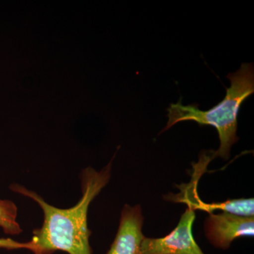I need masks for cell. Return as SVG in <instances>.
Here are the masks:
<instances>
[{
	"mask_svg": "<svg viewBox=\"0 0 254 254\" xmlns=\"http://www.w3.org/2000/svg\"><path fill=\"white\" fill-rule=\"evenodd\" d=\"M112 162L101 171L88 168L81 174L82 197L72 208L60 209L47 203L35 192L20 185H11L14 191L29 197L39 204L44 213L41 228L33 231L31 242H28L33 253L51 254L63 251L68 254H92L87 215L90 203L108 183Z\"/></svg>",
	"mask_w": 254,
	"mask_h": 254,
	"instance_id": "1",
	"label": "cell"
},
{
	"mask_svg": "<svg viewBox=\"0 0 254 254\" xmlns=\"http://www.w3.org/2000/svg\"><path fill=\"white\" fill-rule=\"evenodd\" d=\"M227 77L231 84L227 88L226 95L211 109L203 111L197 104L184 105L182 98L175 104L170 105L168 122L161 133L181 122H195L200 126L210 125L216 128L220 142L218 150L214 151V158L229 159L232 145L239 140L237 117L241 106L254 93L253 64H242L238 71L229 73Z\"/></svg>",
	"mask_w": 254,
	"mask_h": 254,
	"instance_id": "2",
	"label": "cell"
},
{
	"mask_svg": "<svg viewBox=\"0 0 254 254\" xmlns=\"http://www.w3.org/2000/svg\"><path fill=\"white\" fill-rule=\"evenodd\" d=\"M195 220V210L188 207L177 226L168 235L161 238L145 237L141 254H204L192 233Z\"/></svg>",
	"mask_w": 254,
	"mask_h": 254,
	"instance_id": "3",
	"label": "cell"
},
{
	"mask_svg": "<svg viewBox=\"0 0 254 254\" xmlns=\"http://www.w3.org/2000/svg\"><path fill=\"white\" fill-rule=\"evenodd\" d=\"M204 231L205 237L214 247L227 250L237 238L254 237V218L227 212L210 213L205 219Z\"/></svg>",
	"mask_w": 254,
	"mask_h": 254,
	"instance_id": "4",
	"label": "cell"
},
{
	"mask_svg": "<svg viewBox=\"0 0 254 254\" xmlns=\"http://www.w3.org/2000/svg\"><path fill=\"white\" fill-rule=\"evenodd\" d=\"M143 225L141 206L125 205L122 210L118 233L107 254H141L142 242L145 238L142 232Z\"/></svg>",
	"mask_w": 254,
	"mask_h": 254,
	"instance_id": "5",
	"label": "cell"
},
{
	"mask_svg": "<svg viewBox=\"0 0 254 254\" xmlns=\"http://www.w3.org/2000/svg\"><path fill=\"white\" fill-rule=\"evenodd\" d=\"M195 182L192 187H187L185 190H182L180 194L173 195L172 200L177 202L186 203L188 207L193 210H201L208 212L209 214L213 213L215 210L240 215V216L252 217L254 215V198H238L230 199L220 203H205L200 200L199 197L195 191Z\"/></svg>",
	"mask_w": 254,
	"mask_h": 254,
	"instance_id": "6",
	"label": "cell"
},
{
	"mask_svg": "<svg viewBox=\"0 0 254 254\" xmlns=\"http://www.w3.org/2000/svg\"><path fill=\"white\" fill-rule=\"evenodd\" d=\"M17 207L11 200H0V227L7 235H19L22 230L16 221Z\"/></svg>",
	"mask_w": 254,
	"mask_h": 254,
	"instance_id": "7",
	"label": "cell"
},
{
	"mask_svg": "<svg viewBox=\"0 0 254 254\" xmlns=\"http://www.w3.org/2000/svg\"><path fill=\"white\" fill-rule=\"evenodd\" d=\"M35 254H42L41 253H38V252H35Z\"/></svg>",
	"mask_w": 254,
	"mask_h": 254,
	"instance_id": "8",
	"label": "cell"
}]
</instances>
